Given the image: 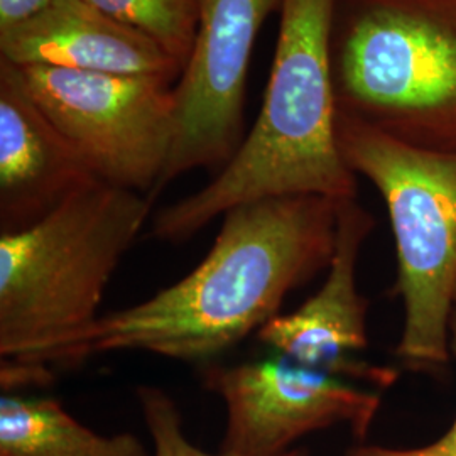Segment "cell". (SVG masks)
<instances>
[{"label":"cell","mask_w":456,"mask_h":456,"mask_svg":"<svg viewBox=\"0 0 456 456\" xmlns=\"http://www.w3.org/2000/svg\"><path fill=\"white\" fill-rule=\"evenodd\" d=\"M340 203L286 196L228 210L210 252L188 276L142 303L102 314L28 363L54 370L112 352L186 362L227 352L281 314L288 294L328 269Z\"/></svg>","instance_id":"6da1fadb"},{"label":"cell","mask_w":456,"mask_h":456,"mask_svg":"<svg viewBox=\"0 0 456 456\" xmlns=\"http://www.w3.org/2000/svg\"><path fill=\"white\" fill-rule=\"evenodd\" d=\"M338 0H281V24L261 112L207 186L152 220L158 240L183 242L228 210L267 198H355L338 142L331 31Z\"/></svg>","instance_id":"7a4b0ae2"},{"label":"cell","mask_w":456,"mask_h":456,"mask_svg":"<svg viewBox=\"0 0 456 456\" xmlns=\"http://www.w3.org/2000/svg\"><path fill=\"white\" fill-rule=\"evenodd\" d=\"M151 207L95 181L33 227L0 233V359L31 362L97 322Z\"/></svg>","instance_id":"3957f363"},{"label":"cell","mask_w":456,"mask_h":456,"mask_svg":"<svg viewBox=\"0 0 456 456\" xmlns=\"http://www.w3.org/2000/svg\"><path fill=\"white\" fill-rule=\"evenodd\" d=\"M338 142L345 163L374 184L391 216L395 293L404 305L395 355L411 369L444 367L456 288V151L414 146L340 112Z\"/></svg>","instance_id":"277c9868"},{"label":"cell","mask_w":456,"mask_h":456,"mask_svg":"<svg viewBox=\"0 0 456 456\" xmlns=\"http://www.w3.org/2000/svg\"><path fill=\"white\" fill-rule=\"evenodd\" d=\"M17 68L34 102L98 180L152 196L176 135L175 83L56 66Z\"/></svg>","instance_id":"5b68a950"},{"label":"cell","mask_w":456,"mask_h":456,"mask_svg":"<svg viewBox=\"0 0 456 456\" xmlns=\"http://www.w3.org/2000/svg\"><path fill=\"white\" fill-rule=\"evenodd\" d=\"M281 0H200L195 46L175 83L176 135L152 200L193 169L224 167L244 141L247 77Z\"/></svg>","instance_id":"8992f818"},{"label":"cell","mask_w":456,"mask_h":456,"mask_svg":"<svg viewBox=\"0 0 456 456\" xmlns=\"http://www.w3.org/2000/svg\"><path fill=\"white\" fill-rule=\"evenodd\" d=\"M203 382L227 408L225 455L282 456L303 436L337 424L363 441L380 408L377 392L281 355L208 367Z\"/></svg>","instance_id":"52a82bcc"},{"label":"cell","mask_w":456,"mask_h":456,"mask_svg":"<svg viewBox=\"0 0 456 456\" xmlns=\"http://www.w3.org/2000/svg\"><path fill=\"white\" fill-rule=\"evenodd\" d=\"M343 95L367 112H419L456 103V37L389 7L359 12L338 54Z\"/></svg>","instance_id":"ba28073f"},{"label":"cell","mask_w":456,"mask_h":456,"mask_svg":"<svg viewBox=\"0 0 456 456\" xmlns=\"http://www.w3.org/2000/svg\"><path fill=\"white\" fill-rule=\"evenodd\" d=\"M372 228L374 220L369 213L354 200L342 201L335 252L323 286L297 310L277 314L262 326L257 338L276 355L299 365L387 389L399 372L355 357L369 346V301L357 286V264Z\"/></svg>","instance_id":"9c48e42d"},{"label":"cell","mask_w":456,"mask_h":456,"mask_svg":"<svg viewBox=\"0 0 456 456\" xmlns=\"http://www.w3.org/2000/svg\"><path fill=\"white\" fill-rule=\"evenodd\" d=\"M98 180L0 58V233L33 227Z\"/></svg>","instance_id":"30bf717a"},{"label":"cell","mask_w":456,"mask_h":456,"mask_svg":"<svg viewBox=\"0 0 456 456\" xmlns=\"http://www.w3.org/2000/svg\"><path fill=\"white\" fill-rule=\"evenodd\" d=\"M0 58L16 66L180 80L183 65L146 34L86 0H53L33 19L0 33Z\"/></svg>","instance_id":"8fae6325"},{"label":"cell","mask_w":456,"mask_h":456,"mask_svg":"<svg viewBox=\"0 0 456 456\" xmlns=\"http://www.w3.org/2000/svg\"><path fill=\"white\" fill-rule=\"evenodd\" d=\"M0 456H151L132 433L98 435L53 397L4 392Z\"/></svg>","instance_id":"7c38bea8"},{"label":"cell","mask_w":456,"mask_h":456,"mask_svg":"<svg viewBox=\"0 0 456 456\" xmlns=\"http://www.w3.org/2000/svg\"><path fill=\"white\" fill-rule=\"evenodd\" d=\"M102 12L146 34L186 65L198 31L200 0H86Z\"/></svg>","instance_id":"4fadbf2b"},{"label":"cell","mask_w":456,"mask_h":456,"mask_svg":"<svg viewBox=\"0 0 456 456\" xmlns=\"http://www.w3.org/2000/svg\"><path fill=\"white\" fill-rule=\"evenodd\" d=\"M137 399L154 444V456H232L210 455L188 440L183 429L180 409L167 392L142 386L137 389ZM282 456H308V452L291 450Z\"/></svg>","instance_id":"5bb4252c"},{"label":"cell","mask_w":456,"mask_h":456,"mask_svg":"<svg viewBox=\"0 0 456 456\" xmlns=\"http://www.w3.org/2000/svg\"><path fill=\"white\" fill-rule=\"evenodd\" d=\"M53 370L41 363L2 360L0 386L4 392H16L26 387H45L53 382Z\"/></svg>","instance_id":"9a60e30c"},{"label":"cell","mask_w":456,"mask_h":456,"mask_svg":"<svg viewBox=\"0 0 456 456\" xmlns=\"http://www.w3.org/2000/svg\"><path fill=\"white\" fill-rule=\"evenodd\" d=\"M346 456H456V418L452 428L440 440L419 446V448H386V446H365L352 448Z\"/></svg>","instance_id":"2e32d148"},{"label":"cell","mask_w":456,"mask_h":456,"mask_svg":"<svg viewBox=\"0 0 456 456\" xmlns=\"http://www.w3.org/2000/svg\"><path fill=\"white\" fill-rule=\"evenodd\" d=\"M53 0H0V33L33 19Z\"/></svg>","instance_id":"e0dca14e"},{"label":"cell","mask_w":456,"mask_h":456,"mask_svg":"<svg viewBox=\"0 0 456 456\" xmlns=\"http://www.w3.org/2000/svg\"><path fill=\"white\" fill-rule=\"evenodd\" d=\"M452 335H453V342H452V352L456 350V288L455 297H453V318H452Z\"/></svg>","instance_id":"ac0fdd59"},{"label":"cell","mask_w":456,"mask_h":456,"mask_svg":"<svg viewBox=\"0 0 456 456\" xmlns=\"http://www.w3.org/2000/svg\"><path fill=\"white\" fill-rule=\"evenodd\" d=\"M453 354H455V355H456V350H453Z\"/></svg>","instance_id":"d6986e66"}]
</instances>
